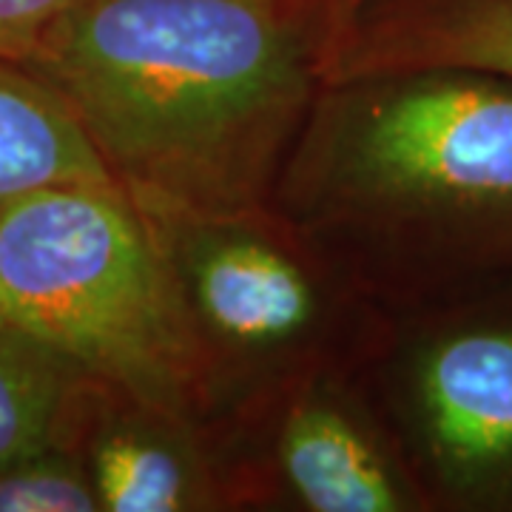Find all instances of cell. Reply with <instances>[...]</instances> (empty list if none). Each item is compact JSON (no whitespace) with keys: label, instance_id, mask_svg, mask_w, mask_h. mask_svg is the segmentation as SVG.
I'll list each match as a JSON object with an SVG mask.
<instances>
[{"label":"cell","instance_id":"obj_11","mask_svg":"<svg viewBox=\"0 0 512 512\" xmlns=\"http://www.w3.org/2000/svg\"><path fill=\"white\" fill-rule=\"evenodd\" d=\"M100 510L89 470L66 450H49L0 470V512Z\"/></svg>","mask_w":512,"mask_h":512},{"label":"cell","instance_id":"obj_6","mask_svg":"<svg viewBox=\"0 0 512 512\" xmlns=\"http://www.w3.org/2000/svg\"><path fill=\"white\" fill-rule=\"evenodd\" d=\"M191 296L205 325L239 345L288 342L313 319L305 274L276 248L248 237L220 239L194 259Z\"/></svg>","mask_w":512,"mask_h":512},{"label":"cell","instance_id":"obj_1","mask_svg":"<svg viewBox=\"0 0 512 512\" xmlns=\"http://www.w3.org/2000/svg\"><path fill=\"white\" fill-rule=\"evenodd\" d=\"M319 40L316 0H80L26 66L148 220L231 228L268 205Z\"/></svg>","mask_w":512,"mask_h":512},{"label":"cell","instance_id":"obj_13","mask_svg":"<svg viewBox=\"0 0 512 512\" xmlns=\"http://www.w3.org/2000/svg\"><path fill=\"white\" fill-rule=\"evenodd\" d=\"M353 3H356V0H316V6H319V12H322V35H325L328 26H333L336 20L348 12Z\"/></svg>","mask_w":512,"mask_h":512},{"label":"cell","instance_id":"obj_8","mask_svg":"<svg viewBox=\"0 0 512 512\" xmlns=\"http://www.w3.org/2000/svg\"><path fill=\"white\" fill-rule=\"evenodd\" d=\"M279 461L296 495L316 512H393L404 501L376 450L339 410H296L279 439Z\"/></svg>","mask_w":512,"mask_h":512},{"label":"cell","instance_id":"obj_3","mask_svg":"<svg viewBox=\"0 0 512 512\" xmlns=\"http://www.w3.org/2000/svg\"><path fill=\"white\" fill-rule=\"evenodd\" d=\"M302 163L316 205L410 217L512 205V83L416 72L333 86Z\"/></svg>","mask_w":512,"mask_h":512},{"label":"cell","instance_id":"obj_10","mask_svg":"<svg viewBox=\"0 0 512 512\" xmlns=\"http://www.w3.org/2000/svg\"><path fill=\"white\" fill-rule=\"evenodd\" d=\"M86 470L100 510L174 512L188 507L191 476L183 458L143 430L111 427L100 433Z\"/></svg>","mask_w":512,"mask_h":512},{"label":"cell","instance_id":"obj_7","mask_svg":"<svg viewBox=\"0 0 512 512\" xmlns=\"http://www.w3.org/2000/svg\"><path fill=\"white\" fill-rule=\"evenodd\" d=\"M57 185L120 188L69 103L35 69L0 57V205Z\"/></svg>","mask_w":512,"mask_h":512},{"label":"cell","instance_id":"obj_12","mask_svg":"<svg viewBox=\"0 0 512 512\" xmlns=\"http://www.w3.org/2000/svg\"><path fill=\"white\" fill-rule=\"evenodd\" d=\"M80 0H0V57L26 63L43 35Z\"/></svg>","mask_w":512,"mask_h":512},{"label":"cell","instance_id":"obj_9","mask_svg":"<svg viewBox=\"0 0 512 512\" xmlns=\"http://www.w3.org/2000/svg\"><path fill=\"white\" fill-rule=\"evenodd\" d=\"M89 387H103L43 345L0 330V470L66 450Z\"/></svg>","mask_w":512,"mask_h":512},{"label":"cell","instance_id":"obj_5","mask_svg":"<svg viewBox=\"0 0 512 512\" xmlns=\"http://www.w3.org/2000/svg\"><path fill=\"white\" fill-rule=\"evenodd\" d=\"M419 393L433 444L461 473L512 458V333L470 330L427 353Z\"/></svg>","mask_w":512,"mask_h":512},{"label":"cell","instance_id":"obj_4","mask_svg":"<svg viewBox=\"0 0 512 512\" xmlns=\"http://www.w3.org/2000/svg\"><path fill=\"white\" fill-rule=\"evenodd\" d=\"M416 72L512 83V0H356L319 40L322 89Z\"/></svg>","mask_w":512,"mask_h":512},{"label":"cell","instance_id":"obj_2","mask_svg":"<svg viewBox=\"0 0 512 512\" xmlns=\"http://www.w3.org/2000/svg\"><path fill=\"white\" fill-rule=\"evenodd\" d=\"M0 330L103 387L180 416L202 348L154 220L114 185H57L0 205Z\"/></svg>","mask_w":512,"mask_h":512}]
</instances>
